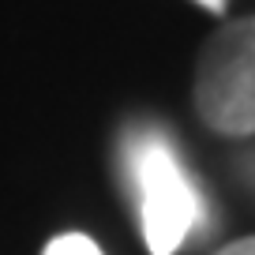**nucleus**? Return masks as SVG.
I'll return each instance as SVG.
<instances>
[{"label":"nucleus","instance_id":"nucleus-1","mask_svg":"<svg viewBox=\"0 0 255 255\" xmlns=\"http://www.w3.org/2000/svg\"><path fill=\"white\" fill-rule=\"evenodd\" d=\"M191 98L210 131L229 139L255 135V15L233 19L207 38Z\"/></svg>","mask_w":255,"mask_h":255},{"label":"nucleus","instance_id":"nucleus-2","mask_svg":"<svg viewBox=\"0 0 255 255\" xmlns=\"http://www.w3.org/2000/svg\"><path fill=\"white\" fill-rule=\"evenodd\" d=\"M131 184L139 199V222L150 255H173L195 233L203 218V199L180 169L173 146L158 131H143L128 143Z\"/></svg>","mask_w":255,"mask_h":255},{"label":"nucleus","instance_id":"nucleus-3","mask_svg":"<svg viewBox=\"0 0 255 255\" xmlns=\"http://www.w3.org/2000/svg\"><path fill=\"white\" fill-rule=\"evenodd\" d=\"M41 255H102V248L83 233H64V237L49 240V248Z\"/></svg>","mask_w":255,"mask_h":255},{"label":"nucleus","instance_id":"nucleus-4","mask_svg":"<svg viewBox=\"0 0 255 255\" xmlns=\"http://www.w3.org/2000/svg\"><path fill=\"white\" fill-rule=\"evenodd\" d=\"M214 255H255V237H244V240H233V244H225L222 252Z\"/></svg>","mask_w":255,"mask_h":255},{"label":"nucleus","instance_id":"nucleus-5","mask_svg":"<svg viewBox=\"0 0 255 255\" xmlns=\"http://www.w3.org/2000/svg\"><path fill=\"white\" fill-rule=\"evenodd\" d=\"M195 4H203V8L214 11V15H218V11H225V0H195Z\"/></svg>","mask_w":255,"mask_h":255}]
</instances>
